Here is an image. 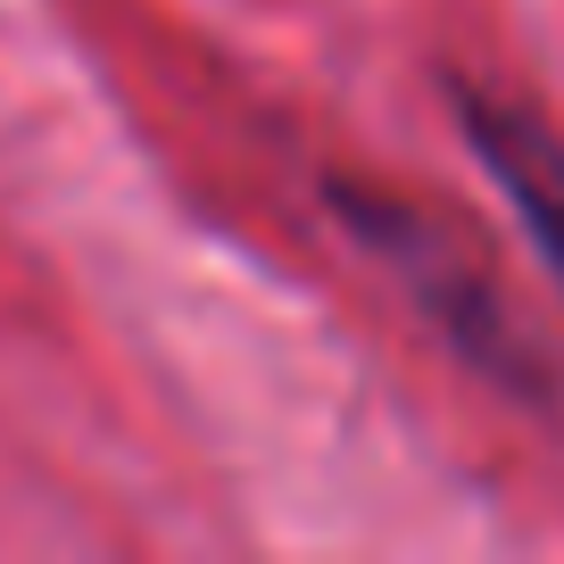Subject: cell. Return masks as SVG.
<instances>
[{"label":"cell","instance_id":"7a4b0ae2","mask_svg":"<svg viewBox=\"0 0 564 564\" xmlns=\"http://www.w3.org/2000/svg\"><path fill=\"white\" fill-rule=\"evenodd\" d=\"M448 108H457L465 150L481 159V175L498 183V199L514 208V225L531 232L540 265L564 291V133L547 117H531L523 100H507L490 84H465V75L448 84Z\"/></svg>","mask_w":564,"mask_h":564},{"label":"cell","instance_id":"6da1fadb","mask_svg":"<svg viewBox=\"0 0 564 564\" xmlns=\"http://www.w3.org/2000/svg\"><path fill=\"white\" fill-rule=\"evenodd\" d=\"M324 199H333V216L357 232V249L399 274V291L441 324V340L465 366L490 373L514 399H540L547 390V349L531 340V324L514 316L507 282L490 274V258L474 249V232H465L457 216L423 208V199H399V192H373V183H333Z\"/></svg>","mask_w":564,"mask_h":564}]
</instances>
